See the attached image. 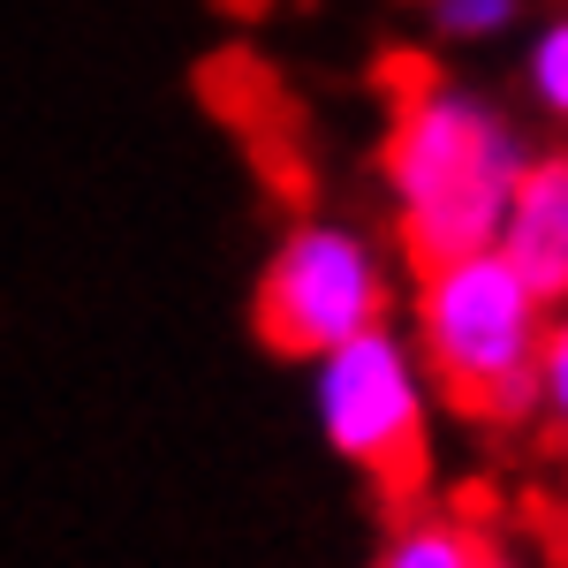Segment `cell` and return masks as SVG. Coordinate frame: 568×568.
Masks as SVG:
<instances>
[{"label": "cell", "instance_id": "obj_1", "mask_svg": "<svg viewBox=\"0 0 568 568\" xmlns=\"http://www.w3.org/2000/svg\"><path fill=\"white\" fill-rule=\"evenodd\" d=\"M524 160L530 144L493 91L417 77L394 99L387 136H379V197H387L394 251L409 265L493 251Z\"/></svg>", "mask_w": 568, "mask_h": 568}, {"label": "cell", "instance_id": "obj_2", "mask_svg": "<svg viewBox=\"0 0 568 568\" xmlns=\"http://www.w3.org/2000/svg\"><path fill=\"white\" fill-rule=\"evenodd\" d=\"M546 318H554V304L500 251L433 258L417 265V288H409V342L433 372V394H447L478 425L530 417Z\"/></svg>", "mask_w": 568, "mask_h": 568}, {"label": "cell", "instance_id": "obj_3", "mask_svg": "<svg viewBox=\"0 0 568 568\" xmlns=\"http://www.w3.org/2000/svg\"><path fill=\"white\" fill-rule=\"evenodd\" d=\"M402 304V251L394 235L349 213H304L273 235L251 288V326L265 349L311 364L318 349H342L349 334L387 326Z\"/></svg>", "mask_w": 568, "mask_h": 568}, {"label": "cell", "instance_id": "obj_4", "mask_svg": "<svg viewBox=\"0 0 568 568\" xmlns=\"http://www.w3.org/2000/svg\"><path fill=\"white\" fill-rule=\"evenodd\" d=\"M311 425L326 455H342L356 478L372 485H409L425 470L433 439V372L409 342V326H372L349 334L342 349H318L304 364Z\"/></svg>", "mask_w": 568, "mask_h": 568}, {"label": "cell", "instance_id": "obj_5", "mask_svg": "<svg viewBox=\"0 0 568 568\" xmlns=\"http://www.w3.org/2000/svg\"><path fill=\"white\" fill-rule=\"evenodd\" d=\"M493 251L516 265L554 311L568 304V152H530L524 160Z\"/></svg>", "mask_w": 568, "mask_h": 568}, {"label": "cell", "instance_id": "obj_6", "mask_svg": "<svg viewBox=\"0 0 568 568\" xmlns=\"http://www.w3.org/2000/svg\"><path fill=\"white\" fill-rule=\"evenodd\" d=\"M485 538L463 516H447V508H409L402 524L379 538V554L372 568H478Z\"/></svg>", "mask_w": 568, "mask_h": 568}, {"label": "cell", "instance_id": "obj_7", "mask_svg": "<svg viewBox=\"0 0 568 568\" xmlns=\"http://www.w3.org/2000/svg\"><path fill=\"white\" fill-rule=\"evenodd\" d=\"M524 91L530 106L546 114V122H561L568 130V8L561 16H546L524 45Z\"/></svg>", "mask_w": 568, "mask_h": 568}, {"label": "cell", "instance_id": "obj_8", "mask_svg": "<svg viewBox=\"0 0 568 568\" xmlns=\"http://www.w3.org/2000/svg\"><path fill=\"white\" fill-rule=\"evenodd\" d=\"M524 23V0H425V31L447 45H493Z\"/></svg>", "mask_w": 568, "mask_h": 568}, {"label": "cell", "instance_id": "obj_9", "mask_svg": "<svg viewBox=\"0 0 568 568\" xmlns=\"http://www.w3.org/2000/svg\"><path fill=\"white\" fill-rule=\"evenodd\" d=\"M530 417H546L568 439V304L546 318V342H538V379H530Z\"/></svg>", "mask_w": 568, "mask_h": 568}, {"label": "cell", "instance_id": "obj_10", "mask_svg": "<svg viewBox=\"0 0 568 568\" xmlns=\"http://www.w3.org/2000/svg\"><path fill=\"white\" fill-rule=\"evenodd\" d=\"M478 568H530V561H524V554H508V546H485Z\"/></svg>", "mask_w": 568, "mask_h": 568}]
</instances>
